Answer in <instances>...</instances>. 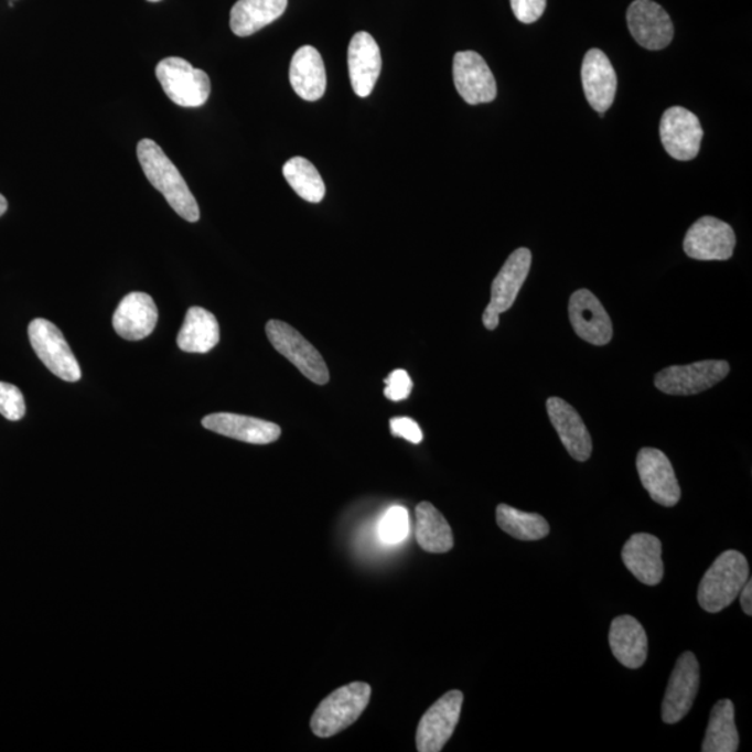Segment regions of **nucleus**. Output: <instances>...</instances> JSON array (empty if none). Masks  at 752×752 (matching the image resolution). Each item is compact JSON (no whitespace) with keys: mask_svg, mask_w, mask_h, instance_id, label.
<instances>
[{"mask_svg":"<svg viewBox=\"0 0 752 752\" xmlns=\"http://www.w3.org/2000/svg\"><path fill=\"white\" fill-rule=\"evenodd\" d=\"M137 157L148 182L162 193L168 204L187 222L200 221V206L187 183L155 141L144 139L137 146Z\"/></svg>","mask_w":752,"mask_h":752,"instance_id":"obj_1","label":"nucleus"},{"mask_svg":"<svg viewBox=\"0 0 752 752\" xmlns=\"http://www.w3.org/2000/svg\"><path fill=\"white\" fill-rule=\"evenodd\" d=\"M749 561L739 550H727L713 561L698 587V603L709 613L732 605L749 581Z\"/></svg>","mask_w":752,"mask_h":752,"instance_id":"obj_2","label":"nucleus"},{"mask_svg":"<svg viewBox=\"0 0 752 752\" xmlns=\"http://www.w3.org/2000/svg\"><path fill=\"white\" fill-rule=\"evenodd\" d=\"M370 700V686L356 681L337 688L318 706L311 718V730L327 739L341 733L362 717Z\"/></svg>","mask_w":752,"mask_h":752,"instance_id":"obj_3","label":"nucleus"},{"mask_svg":"<svg viewBox=\"0 0 752 752\" xmlns=\"http://www.w3.org/2000/svg\"><path fill=\"white\" fill-rule=\"evenodd\" d=\"M155 74L169 99L183 108H200L210 98L208 74L182 57H166L159 62Z\"/></svg>","mask_w":752,"mask_h":752,"instance_id":"obj_4","label":"nucleus"},{"mask_svg":"<svg viewBox=\"0 0 752 752\" xmlns=\"http://www.w3.org/2000/svg\"><path fill=\"white\" fill-rule=\"evenodd\" d=\"M265 331L272 346L311 383H330V369L324 357L298 330L283 321L272 320L265 326Z\"/></svg>","mask_w":752,"mask_h":752,"instance_id":"obj_5","label":"nucleus"},{"mask_svg":"<svg viewBox=\"0 0 752 752\" xmlns=\"http://www.w3.org/2000/svg\"><path fill=\"white\" fill-rule=\"evenodd\" d=\"M533 254L528 248H518L513 251L503 265L499 273L491 286V301L482 315V322L488 331H495L499 326V316L503 312L512 309L516 303L518 293L526 282L529 269H531Z\"/></svg>","mask_w":752,"mask_h":752,"instance_id":"obj_6","label":"nucleus"},{"mask_svg":"<svg viewBox=\"0 0 752 752\" xmlns=\"http://www.w3.org/2000/svg\"><path fill=\"white\" fill-rule=\"evenodd\" d=\"M29 337L36 356L57 378L66 383L82 379V369L60 327L36 318L29 326Z\"/></svg>","mask_w":752,"mask_h":752,"instance_id":"obj_7","label":"nucleus"},{"mask_svg":"<svg viewBox=\"0 0 752 752\" xmlns=\"http://www.w3.org/2000/svg\"><path fill=\"white\" fill-rule=\"evenodd\" d=\"M730 365L722 359H707V362L690 365H674L662 369L655 376V386L666 395L688 396L701 394L727 378Z\"/></svg>","mask_w":752,"mask_h":752,"instance_id":"obj_8","label":"nucleus"},{"mask_svg":"<svg viewBox=\"0 0 752 752\" xmlns=\"http://www.w3.org/2000/svg\"><path fill=\"white\" fill-rule=\"evenodd\" d=\"M464 696L462 691L452 690L433 703L418 723L417 750L420 752H439L443 750L462 713Z\"/></svg>","mask_w":752,"mask_h":752,"instance_id":"obj_9","label":"nucleus"},{"mask_svg":"<svg viewBox=\"0 0 752 752\" xmlns=\"http://www.w3.org/2000/svg\"><path fill=\"white\" fill-rule=\"evenodd\" d=\"M683 247L698 261H727L734 253V230L727 222L703 216L688 229Z\"/></svg>","mask_w":752,"mask_h":752,"instance_id":"obj_10","label":"nucleus"},{"mask_svg":"<svg viewBox=\"0 0 752 752\" xmlns=\"http://www.w3.org/2000/svg\"><path fill=\"white\" fill-rule=\"evenodd\" d=\"M700 688V664L692 653H685L676 662L662 702V720L667 724L680 722L692 707Z\"/></svg>","mask_w":752,"mask_h":752,"instance_id":"obj_11","label":"nucleus"},{"mask_svg":"<svg viewBox=\"0 0 752 752\" xmlns=\"http://www.w3.org/2000/svg\"><path fill=\"white\" fill-rule=\"evenodd\" d=\"M659 131L666 152L677 161H691L700 152L703 131L700 120L690 110L681 106L667 109L662 116Z\"/></svg>","mask_w":752,"mask_h":752,"instance_id":"obj_12","label":"nucleus"},{"mask_svg":"<svg viewBox=\"0 0 752 752\" xmlns=\"http://www.w3.org/2000/svg\"><path fill=\"white\" fill-rule=\"evenodd\" d=\"M453 79L460 97L469 105L488 104L496 98V79L480 53H455Z\"/></svg>","mask_w":752,"mask_h":752,"instance_id":"obj_13","label":"nucleus"},{"mask_svg":"<svg viewBox=\"0 0 752 752\" xmlns=\"http://www.w3.org/2000/svg\"><path fill=\"white\" fill-rule=\"evenodd\" d=\"M637 470L641 484L647 490L651 499L665 507H674L680 502L681 490L674 465L662 450L641 449L637 455Z\"/></svg>","mask_w":752,"mask_h":752,"instance_id":"obj_14","label":"nucleus"},{"mask_svg":"<svg viewBox=\"0 0 752 752\" xmlns=\"http://www.w3.org/2000/svg\"><path fill=\"white\" fill-rule=\"evenodd\" d=\"M627 24L633 39L645 50H664L674 40L669 14L653 0H635L627 10Z\"/></svg>","mask_w":752,"mask_h":752,"instance_id":"obj_15","label":"nucleus"},{"mask_svg":"<svg viewBox=\"0 0 752 752\" xmlns=\"http://www.w3.org/2000/svg\"><path fill=\"white\" fill-rule=\"evenodd\" d=\"M569 316L576 335L594 346H606L613 337V326L601 301L590 290L581 289L571 294Z\"/></svg>","mask_w":752,"mask_h":752,"instance_id":"obj_16","label":"nucleus"},{"mask_svg":"<svg viewBox=\"0 0 752 752\" xmlns=\"http://www.w3.org/2000/svg\"><path fill=\"white\" fill-rule=\"evenodd\" d=\"M347 62L353 92L359 98L369 97L383 68V57L373 35L359 31L353 36L348 45Z\"/></svg>","mask_w":752,"mask_h":752,"instance_id":"obj_17","label":"nucleus"},{"mask_svg":"<svg viewBox=\"0 0 752 752\" xmlns=\"http://www.w3.org/2000/svg\"><path fill=\"white\" fill-rule=\"evenodd\" d=\"M547 410L561 443L577 462H587L592 453V439L579 412L560 397H549Z\"/></svg>","mask_w":752,"mask_h":752,"instance_id":"obj_18","label":"nucleus"},{"mask_svg":"<svg viewBox=\"0 0 752 752\" xmlns=\"http://www.w3.org/2000/svg\"><path fill=\"white\" fill-rule=\"evenodd\" d=\"M581 78L588 104L603 116L611 108L617 88L616 73L605 53L600 50L587 52Z\"/></svg>","mask_w":752,"mask_h":752,"instance_id":"obj_19","label":"nucleus"},{"mask_svg":"<svg viewBox=\"0 0 752 752\" xmlns=\"http://www.w3.org/2000/svg\"><path fill=\"white\" fill-rule=\"evenodd\" d=\"M203 426L219 436L251 444H269L282 436V429L277 423L232 412L206 416Z\"/></svg>","mask_w":752,"mask_h":752,"instance_id":"obj_20","label":"nucleus"},{"mask_svg":"<svg viewBox=\"0 0 752 752\" xmlns=\"http://www.w3.org/2000/svg\"><path fill=\"white\" fill-rule=\"evenodd\" d=\"M624 566L635 579L647 586H658L664 579L662 542L655 535L640 533L630 537L622 550Z\"/></svg>","mask_w":752,"mask_h":752,"instance_id":"obj_21","label":"nucleus"},{"mask_svg":"<svg viewBox=\"0 0 752 752\" xmlns=\"http://www.w3.org/2000/svg\"><path fill=\"white\" fill-rule=\"evenodd\" d=\"M158 322L155 301L146 293L127 294L114 315L116 333L126 341H142L151 335Z\"/></svg>","mask_w":752,"mask_h":752,"instance_id":"obj_22","label":"nucleus"},{"mask_svg":"<svg viewBox=\"0 0 752 752\" xmlns=\"http://www.w3.org/2000/svg\"><path fill=\"white\" fill-rule=\"evenodd\" d=\"M609 644L614 658L629 669H638L647 660V633L643 624L629 614L614 619L609 632Z\"/></svg>","mask_w":752,"mask_h":752,"instance_id":"obj_23","label":"nucleus"},{"mask_svg":"<svg viewBox=\"0 0 752 752\" xmlns=\"http://www.w3.org/2000/svg\"><path fill=\"white\" fill-rule=\"evenodd\" d=\"M290 84L300 98L310 100L324 97L326 72L321 53L314 46H301L290 63Z\"/></svg>","mask_w":752,"mask_h":752,"instance_id":"obj_24","label":"nucleus"},{"mask_svg":"<svg viewBox=\"0 0 752 752\" xmlns=\"http://www.w3.org/2000/svg\"><path fill=\"white\" fill-rule=\"evenodd\" d=\"M221 341L218 320L212 312L192 307L179 332L178 346L185 353H208Z\"/></svg>","mask_w":752,"mask_h":752,"instance_id":"obj_25","label":"nucleus"},{"mask_svg":"<svg viewBox=\"0 0 752 752\" xmlns=\"http://www.w3.org/2000/svg\"><path fill=\"white\" fill-rule=\"evenodd\" d=\"M288 9V0H238L230 12V29L237 36H250Z\"/></svg>","mask_w":752,"mask_h":752,"instance_id":"obj_26","label":"nucleus"},{"mask_svg":"<svg viewBox=\"0 0 752 752\" xmlns=\"http://www.w3.org/2000/svg\"><path fill=\"white\" fill-rule=\"evenodd\" d=\"M416 520L417 542L426 552L447 554L452 550V528L432 503L421 502L416 507Z\"/></svg>","mask_w":752,"mask_h":752,"instance_id":"obj_27","label":"nucleus"},{"mask_svg":"<svg viewBox=\"0 0 752 752\" xmlns=\"http://www.w3.org/2000/svg\"><path fill=\"white\" fill-rule=\"evenodd\" d=\"M739 733L734 722V706L730 700H720L712 708L702 743L703 752H735L739 750Z\"/></svg>","mask_w":752,"mask_h":752,"instance_id":"obj_28","label":"nucleus"},{"mask_svg":"<svg viewBox=\"0 0 752 752\" xmlns=\"http://www.w3.org/2000/svg\"><path fill=\"white\" fill-rule=\"evenodd\" d=\"M496 523L503 531L520 541H538L548 537L549 524L537 513H526L508 505L496 508Z\"/></svg>","mask_w":752,"mask_h":752,"instance_id":"obj_29","label":"nucleus"},{"mask_svg":"<svg viewBox=\"0 0 752 752\" xmlns=\"http://www.w3.org/2000/svg\"><path fill=\"white\" fill-rule=\"evenodd\" d=\"M283 176L290 187L309 203L318 204L324 200L326 193L324 180L309 159L303 157L289 159L283 166Z\"/></svg>","mask_w":752,"mask_h":752,"instance_id":"obj_30","label":"nucleus"},{"mask_svg":"<svg viewBox=\"0 0 752 752\" xmlns=\"http://www.w3.org/2000/svg\"><path fill=\"white\" fill-rule=\"evenodd\" d=\"M378 533L380 539L389 545L405 541L410 533V516L407 508L402 506L390 507L380 518Z\"/></svg>","mask_w":752,"mask_h":752,"instance_id":"obj_31","label":"nucleus"},{"mask_svg":"<svg viewBox=\"0 0 752 752\" xmlns=\"http://www.w3.org/2000/svg\"><path fill=\"white\" fill-rule=\"evenodd\" d=\"M0 415L9 421H19L25 416L24 396L18 386L0 383Z\"/></svg>","mask_w":752,"mask_h":752,"instance_id":"obj_32","label":"nucleus"},{"mask_svg":"<svg viewBox=\"0 0 752 752\" xmlns=\"http://www.w3.org/2000/svg\"><path fill=\"white\" fill-rule=\"evenodd\" d=\"M385 396L391 401L406 400L411 395L412 380L405 369H396L385 379Z\"/></svg>","mask_w":752,"mask_h":752,"instance_id":"obj_33","label":"nucleus"},{"mask_svg":"<svg viewBox=\"0 0 752 752\" xmlns=\"http://www.w3.org/2000/svg\"><path fill=\"white\" fill-rule=\"evenodd\" d=\"M513 13L524 24H531L541 19L547 8V0H511Z\"/></svg>","mask_w":752,"mask_h":752,"instance_id":"obj_34","label":"nucleus"},{"mask_svg":"<svg viewBox=\"0 0 752 752\" xmlns=\"http://www.w3.org/2000/svg\"><path fill=\"white\" fill-rule=\"evenodd\" d=\"M391 436L406 439L411 443L422 442L423 433L420 426L409 417H397L390 420Z\"/></svg>","mask_w":752,"mask_h":752,"instance_id":"obj_35","label":"nucleus"},{"mask_svg":"<svg viewBox=\"0 0 752 752\" xmlns=\"http://www.w3.org/2000/svg\"><path fill=\"white\" fill-rule=\"evenodd\" d=\"M741 594V608H743L744 613L746 616H751L752 614V581L749 579V581L745 582V586L743 587V590L740 591Z\"/></svg>","mask_w":752,"mask_h":752,"instance_id":"obj_36","label":"nucleus"},{"mask_svg":"<svg viewBox=\"0 0 752 752\" xmlns=\"http://www.w3.org/2000/svg\"><path fill=\"white\" fill-rule=\"evenodd\" d=\"M8 211V201L7 198L3 197L2 194H0V216L4 214V212Z\"/></svg>","mask_w":752,"mask_h":752,"instance_id":"obj_37","label":"nucleus"},{"mask_svg":"<svg viewBox=\"0 0 752 752\" xmlns=\"http://www.w3.org/2000/svg\"><path fill=\"white\" fill-rule=\"evenodd\" d=\"M148 2L157 3V2H161V0H148Z\"/></svg>","mask_w":752,"mask_h":752,"instance_id":"obj_38","label":"nucleus"}]
</instances>
